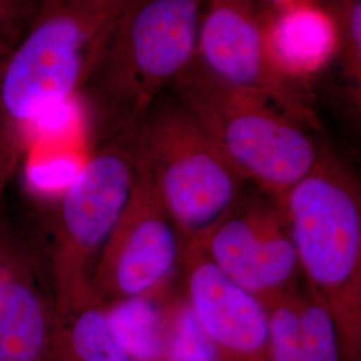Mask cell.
I'll list each match as a JSON object with an SVG mask.
<instances>
[{
  "instance_id": "cell-16",
  "label": "cell",
  "mask_w": 361,
  "mask_h": 361,
  "mask_svg": "<svg viewBox=\"0 0 361 361\" xmlns=\"http://www.w3.org/2000/svg\"><path fill=\"white\" fill-rule=\"evenodd\" d=\"M164 361H214L210 341L183 292H171L169 300Z\"/></svg>"
},
{
  "instance_id": "cell-14",
  "label": "cell",
  "mask_w": 361,
  "mask_h": 361,
  "mask_svg": "<svg viewBox=\"0 0 361 361\" xmlns=\"http://www.w3.org/2000/svg\"><path fill=\"white\" fill-rule=\"evenodd\" d=\"M170 286L104 305L116 340L133 361H164Z\"/></svg>"
},
{
  "instance_id": "cell-7",
  "label": "cell",
  "mask_w": 361,
  "mask_h": 361,
  "mask_svg": "<svg viewBox=\"0 0 361 361\" xmlns=\"http://www.w3.org/2000/svg\"><path fill=\"white\" fill-rule=\"evenodd\" d=\"M195 61L226 86L269 104L307 129H319L310 90L289 82L271 66L258 0H205Z\"/></svg>"
},
{
  "instance_id": "cell-8",
  "label": "cell",
  "mask_w": 361,
  "mask_h": 361,
  "mask_svg": "<svg viewBox=\"0 0 361 361\" xmlns=\"http://www.w3.org/2000/svg\"><path fill=\"white\" fill-rule=\"evenodd\" d=\"M183 244L150 182L135 166L129 200L98 261L91 304L107 305L170 286Z\"/></svg>"
},
{
  "instance_id": "cell-19",
  "label": "cell",
  "mask_w": 361,
  "mask_h": 361,
  "mask_svg": "<svg viewBox=\"0 0 361 361\" xmlns=\"http://www.w3.org/2000/svg\"><path fill=\"white\" fill-rule=\"evenodd\" d=\"M258 1L262 7H280V6L290 4V3L300 1V0H258Z\"/></svg>"
},
{
  "instance_id": "cell-10",
  "label": "cell",
  "mask_w": 361,
  "mask_h": 361,
  "mask_svg": "<svg viewBox=\"0 0 361 361\" xmlns=\"http://www.w3.org/2000/svg\"><path fill=\"white\" fill-rule=\"evenodd\" d=\"M183 293L207 334L214 361H271L268 312L232 283L195 243L183 245Z\"/></svg>"
},
{
  "instance_id": "cell-4",
  "label": "cell",
  "mask_w": 361,
  "mask_h": 361,
  "mask_svg": "<svg viewBox=\"0 0 361 361\" xmlns=\"http://www.w3.org/2000/svg\"><path fill=\"white\" fill-rule=\"evenodd\" d=\"M134 158L183 245L205 234L247 183L170 90L155 101L137 130Z\"/></svg>"
},
{
  "instance_id": "cell-2",
  "label": "cell",
  "mask_w": 361,
  "mask_h": 361,
  "mask_svg": "<svg viewBox=\"0 0 361 361\" xmlns=\"http://www.w3.org/2000/svg\"><path fill=\"white\" fill-rule=\"evenodd\" d=\"M302 283L331 314L343 361H361V194L353 171L320 150L281 198Z\"/></svg>"
},
{
  "instance_id": "cell-6",
  "label": "cell",
  "mask_w": 361,
  "mask_h": 361,
  "mask_svg": "<svg viewBox=\"0 0 361 361\" xmlns=\"http://www.w3.org/2000/svg\"><path fill=\"white\" fill-rule=\"evenodd\" d=\"M134 135L121 133L101 140L59 197L49 284L65 322L91 305L98 261L135 180Z\"/></svg>"
},
{
  "instance_id": "cell-13",
  "label": "cell",
  "mask_w": 361,
  "mask_h": 361,
  "mask_svg": "<svg viewBox=\"0 0 361 361\" xmlns=\"http://www.w3.org/2000/svg\"><path fill=\"white\" fill-rule=\"evenodd\" d=\"M264 305L271 361H343L334 320L305 285Z\"/></svg>"
},
{
  "instance_id": "cell-1",
  "label": "cell",
  "mask_w": 361,
  "mask_h": 361,
  "mask_svg": "<svg viewBox=\"0 0 361 361\" xmlns=\"http://www.w3.org/2000/svg\"><path fill=\"white\" fill-rule=\"evenodd\" d=\"M128 0H39L0 67V195L30 126L78 98L99 65Z\"/></svg>"
},
{
  "instance_id": "cell-9",
  "label": "cell",
  "mask_w": 361,
  "mask_h": 361,
  "mask_svg": "<svg viewBox=\"0 0 361 361\" xmlns=\"http://www.w3.org/2000/svg\"><path fill=\"white\" fill-rule=\"evenodd\" d=\"M261 193L247 197L243 192L231 209L192 243L201 246L232 283L267 302L296 289L302 277L280 202Z\"/></svg>"
},
{
  "instance_id": "cell-17",
  "label": "cell",
  "mask_w": 361,
  "mask_h": 361,
  "mask_svg": "<svg viewBox=\"0 0 361 361\" xmlns=\"http://www.w3.org/2000/svg\"><path fill=\"white\" fill-rule=\"evenodd\" d=\"M329 8L338 26V50L335 62L340 65L352 104L360 107L361 0H334Z\"/></svg>"
},
{
  "instance_id": "cell-18",
  "label": "cell",
  "mask_w": 361,
  "mask_h": 361,
  "mask_svg": "<svg viewBox=\"0 0 361 361\" xmlns=\"http://www.w3.org/2000/svg\"><path fill=\"white\" fill-rule=\"evenodd\" d=\"M39 0H0V55H6L25 32Z\"/></svg>"
},
{
  "instance_id": "cell-11",
  "label": "cell",
  "mask_w": 361,
  "mask_h": 361,
  "mask_svg": "<svg viewBox=\"0 0 361 361\" xmlns=\"http://www.w3.org/2000/svg\"><path fill=\"white\" fill-rule=\"evenodd\" d=\"M0 361H74L50 284L7 244L0 245Z\"/></svg>"
},
{
  "instance_id": "cell-15",
  "label": "cell",
  "mask_w": 361,
  "mask_h": 361,
  "mask_svg": "<svg viewBox=\"0 0 361 361\" xmlns=\"http://www.w3.org/2000/svg\"><path fill=\"white\" fill-rule=\"evenodd\" d=\"M66 326L74 361H133L116 340L104 305L78 310Z\"/></svg>"
},
{
  "instance_id": "cell-3",
  "label": "cell",
  "mask_w": 361,
  "mask_h": 361,
  "mask_svg": "<svg viewBox=\"0 0 361 361\" xmlns=\"http://www.w3.org/2000/svg\"><path fill=\"white\" fill-rule=\"evenodd\" d=\"M205 0H128L80 91L101 138L135 134L155 101L193 62Z\"/></svg>"
},
{
  "instance_id": "cell-20",
  "label": "cell",
  "mask_w": 361,
  "mask_h": 361,
  "mask_svg": "<svg viewBox=\"0 0 361 361\" xmlns=\"http://www.w3.org/2000/svg\"><path fill=\"white\" fill-rule=\"evenodd\" d=\"M8 54V52H7ZM6 54V55H7ZM6 55H0V67H1V63H3V59L6 58ZM0 140H1V110H0Z\"/></svg>"
},
{
  "instance_id": "cell-12",
  "label": "cell",
  "mask_w": 361,
  "mask_h": 361,
  "mask_svg": "<svg viewBox=\"0 0 361 361\" xmlns=\"http://www.w3.org/2000/svg\"><path fill=\"white\" fill-rule=\"evenodd\" d=\"M261 31L276 71L310 90V83L335 63L338 26L329 6L300 0L280 7L261 6Z\"/></svg>"
},
{
  "instance_id": "cell-5",
  "label": "cell",
  "mask_w": 361,
  "mask_h": 361,
  "mask_svg": "<svg viewBox=\"0 0 361 361\" xmlns=\"http://www.w3.org/2000/svg\"><path fill=\"white\" fill-rule=\"evenodd\" d=\"M222 154L258 190L281 201L314 166L310 130L257 98L210 75L195 58L169 87Z\"/></svg>"
}]
</instances>
